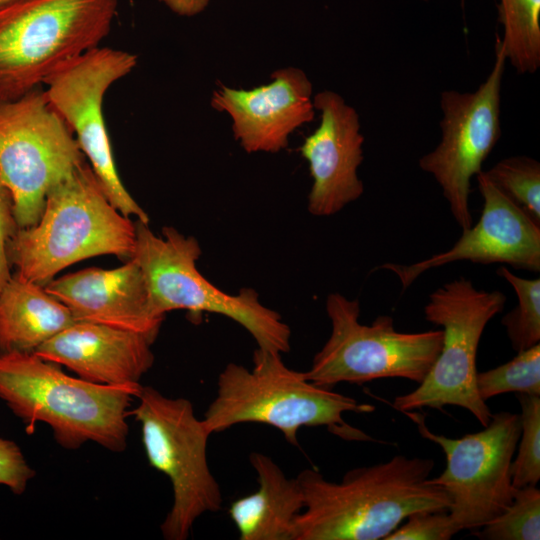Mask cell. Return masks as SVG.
<instances>
[{"mask_svg":"<svg viewBox=\"0 0 540 540\" xmlns=\"http://www.w3.org/2000/svg\"><path fill=\"white\" fill-rule=\"evenodd\" d=\"M434 465L431 458L396 455L352 469L340 482L316 469L301 471L304 508L294 540H379L413 513L448 511V495L428 480Z\"/></svg>","mask_w":540,"mask_h":540,"instance_id":"cell-1","label":"cell"},{"mask_svg":"<svg viewBox=\"0 0 540 540\" xmlns=\"http://www.w3.org/2000/svg\"><path fill=\"white\" fill-rule=\"evenodd\" d=\"M141 388L69 376L34 352L0 353V399L22 420L27 433L43 422L67 450L94 442L112 452L124 451L129 408Z\"/></svg>","mask_w":540,"mask_h":540,"instance_id":"cell-2","label":"cell"},{"mask_svg":"<svg viewBox=\"0 0 540 540\" xmlns=\"http://www.w3.org/2000/svg\"><path fill=\"white\" fill-rule=\"evenodd\" d=\"M374 409L312 383L304 372L287 367L281 353L257 348L251 369L236 363L225 366L218 376L216 396L202 419L210 434L243 423L269 425L292 445L298 443L300 428L315 426H324L344 440L373 441L343 416Z\"/></svg>","mask_w":540,"mask_h":540,"instance_id":"cell-3","label":"cell"},{"mask_svg":"<svg viewBox=\"0 0 540 540\" xmlns=\"http://www.w3.org/2000/svg\"><path fill=\"white\" fill-rule=\"evenodd\" d=\"M136 228L105 195L86 162L47 195L38 222L18 228L7 244L11 268L42 286L83 259L114 255L132 258Z\"/></svg>","mask_w":540,"mask_h":540,"instance_id":"cell-4","label":"cell"},{"mask_svg":"<svg viewBox=\"0 0 540 540\" xmlns=\"http://www.w3.org/2000/svg\"><path fill=\"white\" fill-rule=\"evenodd\" d=\"M118 0H15L0 7V100L41 87L61 66L100 46Z\"/></svg>","mask_w":540,"mask_h":540,"instance_id":"cell-5","label":"cell"},{"mask_svg":"<svg viewBox=\"0 0 540 540\" xmlns=\"http://www.w3.org/2000/svg\"><path fill=\"white\" fill-rule=\"evenodd\" d=\"M136 241L132 258L141 267L155 312L164 316L186 310L226 316L253 337L258 348L278 353L290 350L291 330L280 314L259 301L252 288L228 294L204 277L197 268L201 248L196 238L173 227H164L157 236L148 223L135 222Z\"/></svg>","mask_w":540,"mask_h":540,"instance_id":"cell-6","label":"cell"},{"mask_svg":"<svg viewBox=\"0 0 540 540\" xmlns=\"http://www.w3.org/2000/svg\"><path fill=\"white\" fill-rule=\"evenodd\" d=\"M138 405L130 410L140 424L149 464L165 474L172 487V506L160 529L166 540H185L196 520L220 510L223 497L207 459L211 435L192 403L142 386Z\"/></svg>","mask_w":540,"mask_h":540,"instance_id":"cell-7","label":"cell"},{"mask_svg":"<svg viewBox=\"0 0 540 540\" xmlns=\"http://www.w3.org/2000/svg\"><path fill=\"white\" fill-rule=\"evenodd\" d=\"M326 312L331 334L304 372L318 386L332 389L343 382L361 385L383 378L420 384L440 353L442 329L399 332L387 315L362 324L359 301L340 293L327 296Z\"/></svg>","mask_w":540,"mask_h":540,"instance_id":"cell-8","label":"cell"},{"mask_svg":"<svg viewBox=\"0 0 540 540\" xmlns=\"http://www.w3.org/2000/svg\"><path fill=\"white\" fill-rule=\"evenodd\" d=\"M506 300L501 291L479 290L464 277L433 291L424 315L427 321L443 328L440 353L415 390L395 397L393 408L407 412L458 406L486 426L492 413L477 391L476 355L486 325L502 312Z\"/></svg>","mask_w":540,"mask_h":540,"instance_id":"cell-9","label":"cell"},{"mask_svg":"<svg viewBox=\"0 0 540 540\" xmlns=\"http://www.w3.org/2000/svg\"><path fill=\"white\" fill-rule=\"evenodd\" d=\"M85 159L42 87L0 100V178L11 194L18 228L38 222L48 193Z\"/></svg>","mask_w":540,"mask_h":540,"instance_id":"cell-10","label":"cell"},{"mask_svg":"<svg viewBox=\"0 0 540 540\" xmlns=\"http://www.w3.org/2000/svg\"><path fill=\"white\" fill-rule=\"evenodd\" d=\"M403 413L417 424L423 438L439 445L445 453L446 468L428 480L448 495V514L458 532H474L509 507L517 491L511 464L521 432L519 414H492L483 430L450 438L431 432L423 415Z\"/></svg>","mask_w":540,"mask_h":540,"instance_id":"cell-11","label":"cell"},{"mask_svg":"<svg viewBox=\"0 0 540 540\" xmlns=\"http://www.w3.org/2000/svg\"><path fill=\"white\" fill-rule=\"evenodd\" d=\"M125 50L98 46L70 60L50 75L45 95L73 132L105 195L125 216L148 223V214L129 194L114 160L103 114L104 96L137 65Z\"/></svg>","mask_w":540,"mask_h":540,"instance_id":"cell-12","label":"cell"},{"mask_svg":"<svg viewBox=\"0 0 540 540\" xmlns=\"http://www.w3.org/2000/svg\"><path fill=\"white\" fill-rule=\"evenodd\" d=\"M506 57L496 35L495 61L487 78L474 92L441 93V140L419 159L442 189L450 211L462 231L473 224L469 209L471 180L501 136V85Z\"/></svg>","mask_w":540,"mask_h":540,"instance_id":"cell-13","label":"cell"},{"mask_svg":"<svg viewBox=\"0 0 540 540\" xmlns=\"http://www.w3.org/2000/svg\"><path fill=\"white\" fill-rule=\"evenodd\" d=\"M484 205L478 222L462 231L447 251L412 263L387 262L379 268L392 271L403 290L425 271L456 261L508 264L517 269L540 271V223L498 189L485 175H476Z\"/></svg>","mask_w":540,"mask_h":540,"instance_id":"cell-14","label":"cell"},{"mask_svg":"<svg viewBox=\"0 0 540 540\" xmlns=\"http://www.w3.org/2000/svg\"><path fill=\"white\" fill-rule=\"evenodd\" d=\"M313 104L320 112V124L299 148L313 180L308 211L314 216H331L364 192L357 174L364 136L357 111L338 93L321 91Z\"/></svg>","mask_w":540,"mask_h":540,"instance_id":"cell-15","label":"cell"},{"mask_svg":"<svg viewBox=\"0 0 540 540\" xmlns=\"http://www.w3.org/2000/svg\"><path fill=\"white\" fill-rule=\"evenodd\" d=\"M271 78L249 90L219 84L211 97L212 107L230 116L234 137L248 153L281 151L289 136L315 116L312 83L304 71L280 68Z\"/></svg>","mask_w":540,"mask_h":540,"instance_id":"cell-16","label":"cell"},{"mask_svg":"<svg viewBox=\"0 0 540 540\" xmlns=\"http://www.w3.org/2000/svg\"><path fill=\"white\" fill-rule=\"evenodd\" d=\"M112 269L85 268L52 279L44 287L70 310L76 322L135 331L155 341L164 316L151 303L144 273L131 258Z\"/></svg>","mask_w":540,"mask_h":540,"instance_id":"cell-17","label":"cell"},{"mask_svg":"<svg viewBox=\"0 0 540 540\" xmlns=\"http://www.w3.org/2000/svg\"><path fill=\"white\" fill-rule=\"evenodd\" d=\"M144 334L90 322H74L34 353L96 384H140L154 363Z\"/></svg>","mask_w":540,"mask_h":540,"instance_id":"cell-18","label":"cell"},{"mask_svg":"<svg viewBox=\"0 0 540 540\" xmlns=\"http://www.w3.org/2000/svg\"><path fill=\"white\" fill-rule=\"evenodd\" d=\"M250 464L258 489L235 500L228 514L240 540H294V526L304 508L298 478H289L269 456L253 452Z\"/></svg>","mask_w":540,"mask_h":540,"instance_id":"cell-19","label":"cell"},{"mask_svg":"<svg viewBox=\"0 0 540 540\" xmlns=\"http://www.w3.org/2000/svg\"><path fill=\"white\" fill-rule=\"evenodd\" d=\"M74 322L44 286L15 273L0 291V353L34 352Z\"/></svg>","mask_w":540,"mask_h":540,"instance_id":"cell-20","label":"cell"},{"mask_svg":"<svg viewBox=\"0 0 540 540\" xmlns=\"http://www.w3.org/2000/svg\"><path fill=\"white\" fill-rule=\"evenodd\" d=\"M498 21L506 60L520 74L540 67V0H499Z\"/></svg>","mask_w":540,"mask_h":540,"instance_id":"cell-21","label":"cell"},{"mask_svg":"<svg viewBox=\"0 0 540 540\" xmlns=\"http://www.w3.org/2000/svg\"><path fill=\"white\" fill-rule=\"evenodd\" d=\"M497 274L514 289L518 303L501 320L516 352L540 342V279L522 278L501 266Z\"/></svg>","mask_w":540,"mask_h":540,"instance_id":"cell-22","label":"cell"},{"mask_svg":"<svg viewBox=\"0 0 540 540\" xmlns=\"http://www.w3.org/2000/svg\"><path fill=\"white\" fill-rule=\"evenodd\" d=\"M476 386L483 401L515 392L540 396V343L517 352L510 361L478 372Z\"/></svg>","mask_w":540,"mask_h":540,"instance_id":"cell-23","label":"cell"},{"mask_svg":"<svg viewBox=\"0 0 540 540\" xmlns=\"http://www.w3.org/2000/svg\"><path fill=\"white\" fill-rule=\"evenodd\" d=\"M488 179L540 223V163L528 156L500 160L484 172Z\"/></svg>","mask_w":540,"mask_h":540,"instance_id":"cell-24","label":"cell"},{"mask_svg":"<svg viewBox=\"0 0 540 540\" xmlns=\"http://www.w3.org/2000/svg\"><path fill=\"white\" fill-rule=\"evenodd\" d=\"M473 534L484 540H539L540 490L537 485L518 488L509 507Z\"/></svg>","mask_w":540,"mask_h":540,"instance_id":"cell-25","label":"cell"},{"mask_svg":"<svg viewBox=\"0 0 540 540\" xmlns=\"http://www.w3.org/2000/svg\"><path fill=\"white\" fill-rule=\"evenodd\" d=\"M521 432L511 464L515 488L536 486L540 480V396L518 393Z\"/></svg>","mask_w":540,"mask_h":540,"instance_id":"cell-26","label":"cell"},{"mask_svg":"<svg viewBox=\"0 0 540 540\" xmlns=\"http://www.w3.org/2000/svg\"><path fill=\"white\" fill-rule=\"evenodd\" d=\"M405 520L384 540H449L458 533L448 511H420Z\"/></svg>","mask_w":540,"mask_h":540,"instance_id":"cell-27","label":"cell"},{"mask_svg":"<svg viewBox=\"0 0 540 540\" xmlns=\"http://www.w3.org/2000/svg\"><path fill=\"white\" fill-rule=\"evenodd\" d=\"M35 475L21 448L12 440L0 438V484L21 495Z\"/></svg>","mask_w":540,"mask_h":540,"instance_id":"cell-28","label":"cell"},{"mask_svg":"<svg viewBox=\"0 0 540 540\" xmlns=\"http://www.w3.org/2000/svg\"><path fill=\"white\" fill-rule=\"evenodd\" d=\"M17 229L12 197L0 178V291L12 275L7 257V244Z\"/></svg>","mask_w":540,"mask_h":540,"instance_id":"cell-29","label":"cell"},{"mask_svg":"<svg viewBox=\"0 0 540 540\" xmlns=\"http://www.w3.org/2000/svg\"><path fill=\"white\" fill-rule=\"evenodd\" d=\"M172 12L180 16L191 17L201 13L210 0H159Z\"/></svg>","mask_w":540,"mask_h":540,"instance_id":"cell-30","label":"cell"},{"mask_svg":"<svg viewBox=\"0 0 540 540\" xmlns=\"http://www.w3.org/2000/svg\"><path fill=\"white\" fill-rule=\"evenodd\" d=\"M15 0H0V7Z\"/></svg>","mask_w":540,"mask_h":540,"instance_id":"cell-31","label":"cell"},{"mask_svg":"<svg viewBox=\"0 0 540 540\" xmlns=\"http://www.w3.org/2000/svg\"><path fill=\"white\" fill-rule=\"evenodd\" d=\"M423 1H426V0H423Z\"/></svg>","mask_w":540,"mask_h":540,"instance_id":"cell-32","label":"cell"}]
</instances>
